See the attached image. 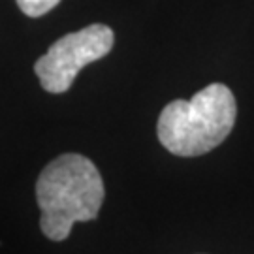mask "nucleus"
<instances>
[{"mask_svg": "<svg viewBox=\"0 0 254 254\" xmlns=\"http://www.w3.org/2000/svg\"><path fill=\"white\" fill-rule=\"evenodd\" d=\"M36 201L42 209V232L53 241H64L75 222L98 217L104 203L100 172L83 154H61L40 173Z\"/></svg>", "mask_w": 254, "mask_h": 254, "instance_id": "nucleus-1", "label": "nucleus"}, {"mask_svg": "<svg viewBox=\"0 0 254 254\" xmlns=\"http://www.w3.org/2000/svg\"><path fill=\"white\" fill-rule=\"evenodd\" d=\"M234 92L222 83H211L192 100H173L158 117L156 134L177 156H200L218 147L236 125Z\"/></svg>", "mask_w": 254, "mask_h": 254, "instance_id": "nucleus-2", "label": "nucleus"}, {"mask_svg": "<svg viewBox=\"0 0 254 254\" xmlns=\"http://www.w3.org/2000/svg\"><path fill=\"white\" fill-rule=\"evenodd\" d=\"M61 4V0H17L19 9L28 17H42Z\"/></svg>", "mask_w": 254, "mask_h": 254, "instance_id": "nucleus-4", "label": "nucleus"}, {"mask_svg": "<svg viewBox=\"0 0 254 254\" xmlns=\"http://www.w3.org/2000/svg\"><path fill=\"white\" fill-rule=\"evenodd\" d=\"M113 44L115 34L108 25H89L57 40L36 61L34 72L47 92L61 94L72 87L81 68L104 59Z\"/></svg>", "mask_w": 254, "mask_h": 254, "instance_id": "nucleus-3", "label": "nucleus"}]
</instances>
